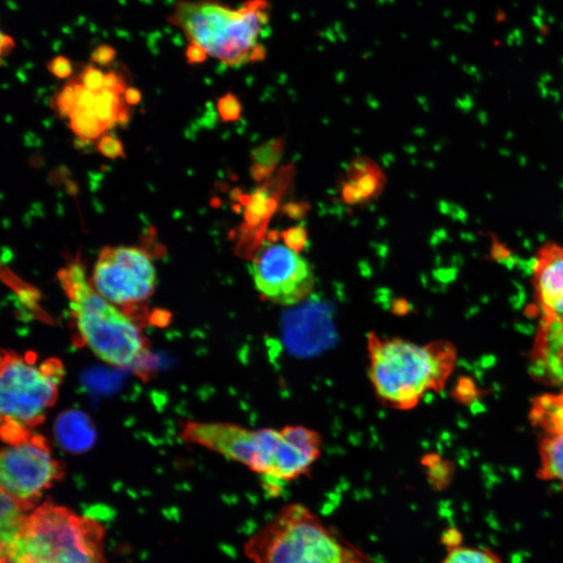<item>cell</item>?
I'll return each mask as SVG.
<instances>
[{
    "instance_id": "cell-24",
    "label": "cell",
    "mask_w": 563,
    "mask_h": 563,
    "mask_svg": "<svg viewBox=\"0 0 563 563\" xmlns=\"http://www.w3.org/2000/svg\"><path fill=\"white\" fill-rule=\"evenodd\" d=\"M96 151L104 158L124 159L125 151L122 142L116 137L106 135L102 136L96 143Z\"/></svg>"
},
{
    "instance_id": "cell-11",
    "label": "cell",
    "mask_w": 563,
    "mask_h": 563,
    "mask_svg": "<svg viewBox=\"0 0 563 563\" xmlns=\"http://www.w3.org/2000/svg\"><path fill=\"white\" fill-rule=\"evenodd\" d=\"M532 280L540 322H563V244H542L532 264Z\"/></svg>"
},
{
    "instance_id": "cell-15",
    "label": "cell",
    "mask_w": 563,
    "mask_h": 563,
    "mask_svg": "<svg viewBox=\"0 0 563 563\" xmlns=\"http://www.w3.org/2000/svg\"><path fill=\"white\" fill-rule=\"evenodd\" d=\"M530 419L544 435H563V393H550L534 399Z\"/></svg>"
},
{
    "instance_id": "cell-23",
    "label": "cell",
    "mask_w": 563,
    "mask_h": 563,
    "mask_svg": "<svg viewBox=\"0 0 563 563\" xmlns=\"http://www.w3.org/2000/svg\"><path fill=\"white\" fill-rule=\"evenodd\" d=\"M218 114L225 122L237 121L241 117L242 106L237 96L227 93L217 102Z\"/></svg>"
},
{
    "instance_id": "cell-17",
    "label": "cell",
    "mask_w": 563,
    "mask_h": 563,
    "mask_svg": "<svg viewBox=\"0 0 563 563\" xmlns=\"http://www.w3.org/2000/svg\"><path fill=\"white\" fill-rule=\"evenodd\" d=\"M69 119L72 132L82 140H96L108 130V126L98 118L93 109L84 110L76 108Z\"/></svg>"
},
{
    "instance_id": "cell-29",
    "label": "cell",
    "mask_w": 563,
    "mask_h": 563,
    "mask_svg": "<svg viewBox=\"0 0 563 563\" xmlns=\"http://www.w3.org/2000/svg\"><path fill=\"white\" fill-rule=\"evenodd\" d=\"M117 52L114 47L108 44H100L91 54V60L93 64L100 66H107L114 60Z\"/></svg>"
},
{
    "instance_id": "cell-2",
    "label": "cell",
    "mask_w": 563,
    "mask_h": 563,
    "mask_svg": "<svg viewBox=\"0 0 563 563\" xmlns=\"http://www.w3.org/2000/svg\"><path fill=\"white\" fill-rule=\"evenodd\" d=\"M58 278L85 346L107 364L148 373V340L132 316L93 288L80 256L58 270Z\"/></svg>"
},
{
    "instance_id": "cell-1",
    "label": "cell",
    "mask_w": 563,
    "mask_h": 563,
    "mask_svg": "<svg viewBox=\"0 0 563 563\" xmlns=\"http://www.w3.org/2000/svg\"><path fill=\"white\" fill-rule=\"evenodd\" d=\"M187 443L207 448L247 466L261 476L268 492L308 475L322 453L318 432L288 426L283 429L250 430L230 423L189 421L181 429Z\"/></svg>"
},
{
    "instance_id": "cell-7",
    "label": "cell",
    "mask_w": 563,
    "mask_h": 563,
    "mask_svg": "<svg viewBox=\"0 0 563 563\" xmlns=\"http://www.w3.org/2000/svg\"><path fill=\"white\" fill-rule=\"evenodd\" d=\"M253 563H362L316 514L288 504L244 544Z\"/></svg>"
},
{
    "instance_id": "cell-9",
    "label": "cell",
    "mask_w": 563,
    "mask_h": 563,
    "mask_svg": "<svg viewBox=\"0 0 563 563\" xmlns=\"http://www.w3.org/2000/svg\"><path fill=\"white\" fill-rule=\"evenodd\" d=\"M89 280L100 296L131 316L155 294L157 272L145 248L106 246L100 250Z\"/></svg>"
},
{
    "instance_id": "cell-30",
    "label": "cell",
    "mask_w": 563,
    "mask_h": 563,
    "mask_svg": "<svg viewBox=\"0 0 563 563\" xmlns=\"http://www.w3.org/2000/svg\"><path fill=\"white\" fill-rule=\"evenodd\" d=\"M208 56L207 50L195 42H191L186 49V60L189 64H201L207 60Z\"/></svg>"
},
{
    "instance_id": "cell-27",
    "label": "cell",
    "mask_w": 563,
    "mask_h": 563,
    "mask_svg": "<svg viewBox=\"0 0 563 563\" xmlns=\"http://www.w3.org/2000/svg\"><path fill=\"white\" fill-rule=\"evenodd\" d=\"M47 69L52 76L60 80H66L74 72L71 60L64 56H54L48 62Z\"/></svg>"
},
{
    "instance_id": "cell-14",
    "label": "cell",
    "mask_w": 563,
    "mask_h": 563,
    "mask_svg": "<svg viewBox=\"0 0 563 563\" xmlns=\"http://www.w3.org/2000/svg\"><path fill=\"white\" fill-rule=\"evenodd\" d=\"M383 187V175L367 161L359 160L351 166L350 181L343 187L342 197L351 205L375 197Z\"/></svg>"
},
{
    "instance_id": "cell-8",
    "label": "cell",
    "mask_w": 563,
    "mask_h": 563,
    "mask_svg": "<svg viewBox=\"0 0 563 563\" xmlns=\"http://www.w3.org/2000/svg\"><path fill=\"white\" fill-rule=\"evenodd\" d=\"M65 477V467L44 436L32 432L8 443L0 453V487L26 511L35 509L44 492Z\"/></svg>"
},
{
    "instance_id": "cell-13",
    "label": "cell",
    "mask_w": 563,
    "mask_h": 563,
    "mask_svg": "<svg viewBox=\"0 0 563 563\" xmlns=\"http://www.w3.org/2000/svg\"><path fill=\"white\" fill-rule=\"evenodd\" d=\"M54 433L60 449L74 455H80L92 449L98 437L90 417L78 410L60 413L54 423Z\"/></svg>"
},
{
    "instance_id": "cell-21",
    "label": "cell",
    "mask_w": 563,
    "mask_h": 563,
    "mask_svg": "<svg viewBox=\"0 0 563 563\" xmlns=\"http://www.w3.org/2000/svg\"><path fill=\"white\" fill-rule=\"evenodd\" d=\"M52 107L58 116L62 118H69L74 109L76 108V90L72 80L63 87L60 92L56 93L52 100Z\"/></svg>"
},
{
    "instance_id": "cell-16",
    "label": "cell",
    "mask_w": 563,
    "mask_h": 563,
    "mask_svg": "<svg viewBox=\"0 0 563 563\" xmlns=\"http://www.w3.org/2000/svg\"><path fill=\"white\" fill-rule=\"evenodd\" d=\"M540 468L538 477L556 482L563 492V435H544L538 445Z\"/></svg>"
},
{
    "instance_id": "cell-10",
    "label": "cell",
    "mask_w": 563,
    "mask_h": 563,
    "mask_svg": "<svg viewBox=\"0 0 563 563\" xmlns=\"http://www.w3.org/2000/svg\"><path fill=\"white\" fill-rule=\"evenodd\" d=\"M250 270L259 294L278 305L300 304L314 289L310 264L284 243L261 246L253 257Z\"/></svg>"
},
{
    "instance_id": "cell-4",
    "label": "cell",
    "mask_w": 563,
    "mask_h": 563,
    "mask_svg": "<svg viewBox=\"0 0 563 563\" xmlns=\"http://www.w3.org/2000/svg\"><path fill=\"white\" fill-rule=\"evenodd\" d=\"M104 526L45 502L3 536V563H107Z\"/></svg>"
},
{
    "instance_id": "cell-26",
    "label": "cell",
    "mask_w": 563,
    "mask_h": 563,
    "mask_svg": "<svg viewBox=\"0 0 563 563\" xmlns=\"http://www.w3.org/2000/svg\"><path fill=\"white\" fill-rule=\"evenodd\" d=\"M284 244L288 247L294 250L296 253H300L306 247L308 242V234L304 227L290 228L282 233Z\"/></svg>"
},
{
    "instance_id": "cell-33",
    "label": "cell",
    "mask_w": 563,
    "mask_h": 563,
    "mask_svg": "<svg viewBox=\"0 0 563 563\" xmlns=\"http://www.w3.org/2000/svg\"><path fill=\"white\" fill-rule=\"evenodd\" d=\"M16 48V42L14 41L11 36L1 34V56L5 58L8 54H11Z\"/></svg>"
},
{
    "instance_id": "cell-18",
    "label": "cell",
    "mask_w": 563,
    "mask_h": 563,
    "mask_svg": "<svg viewBox=\"0 0 563 563\" xmlns=\"http://www.w3.org/2000/svg\"><path fill=\"white\" fill-rule=\"evenodd\" d=\"M283 149V141L280 139L268 141L265 144L254 149L252 153V159L254 161L252 171L254 177L260 179L272 173L280 161Z\"/></svg>"
},
{
    "instance_id": "cell-32",
    "label": "cell",
    "mask_w": 563,
    "mask_h": 563,
    "mask_svg": "<svg viewBox=\"0 0 563 563\" xmlns=\"http://www.w3.org/2000/svg\"><path fill=\"white\" fill-rule=\"evenodd\" d=\"M123 96H124L125 104H130V106H136L142 100V93L139 89L134 88V87L126 89Z\"/></svg>"
},
{
    "instance_id": "cell-12",
    "label": "cell",
    "mask_w": 563,
    "mask_h": 563,
    "mask_svg": "<svg viewBox=\"0 0 563 563\" xmlns=\"http://www.w3.org/2000/svg\"><path fill=\"white\" fill-rule=\"evenodd\" d=\"M529 369L536 381L563 387V322H540Z\"/></svg>"
},
{
    "instance_id": "cell-6",
    "label": "cell",
    "mask_w": 563,
    "mask_h": 563,
    "mask_svg": "<svg viewBox=\"0 0 563 563\" xmlns=\"http://www.w3.org/2000/svg\"><path fill=\"white\" fill-rule=\"evenodd\" d=\"M65 368L58 358L3 350L0 365V436L12 443L45 421L58 399Z\"/></svg>"
},
{
    "instance_id": "cell-25",
    "label": "cell",
    "mask_w": 563,
    "mask_h": 563,
    "mask_svg": "<svg viewBox=\"0 0 563 563\" xmlns=\"http://www.w3.org/2000/svg\"><path fill=\"white\" fill-rule=\"evenodd\" d=\"M104 76L106 74L96 68L93 64H89L82 69L78 80L80 84L93 93H98L104 89Z\"/></svg>"
},
{
    "instance_id": "cell-5",
    "label": "cell",
    "mask_w": 563,
    "mask_h": 563,
    "mask_svg": "<svg viewBox=\"0 0 563 563\" xmlns=\"http://www.w3.org/2000/svg\"><path fill=\"white\" fill-rule=\"evenodd\" d=\"M270 12L268 0H246L238 9L211 0L183 1L168 20L209 56L234 67L265 58L262 40L269 26Z\"/></svg>"
},
{
    "instance_id": "cell-31",
    "label": "cell",
    "mask_w": 563,
    "mask_h": 563,
    "mask_svg": "<svg viewBox=\"0 0 563 563\" xmlns=\"http://www.w3.org/2000/svg\"><path fill=\"white\" fill-rule=\"evenodd\" d=\"M104 89L114 91L119 94H124L125 90L128 88L125 87L123 78L116 71H109L104 76Z\"/></svg>"
},
{
    "instance_id": "cell-20",
    "label": "cell",
    "mask_w": 563,
    "mask_h": 563,
    "mask_svg": "<svg viewBox=\"0 0 563 563\" xmlns=\"http://www.w3.org/2000/svg\"><path fill=\"white\" fill-rule=\"evenodd\" d=\"M441 563H502V560L487 549L449 544V552Z\"/></svg>"
},
{
    "instance_id": "cell-19",
    "label": "cell",
    "mask_w": 563,
    "mask_h": 563,
    "mask_svg": "<svg viewBox=\"0 0 563 563\" xmlns=\"http://www.w3.org/2000/svg\"><path fill=\"white\" fill-rule=\"evenodd\" d=\"M124 108V104H121V94L119 93L107 89H102L100 92L96 93L93 111L108 129L117 123L119 115Z\"/></svg>"
},
{
    "instance_id": "cell-22",
    "label": "cell",
    "mask_w": 563,
    "mask_h": 563,
    "mask_svg": "<svg viewBox=\"0 0 563 563\" xmlns=\"http://www.w3.org/2000/svg\"><path fill=\"white\" fill-rule=\"evenodd\" d=\"M270 199L267 195L258 191L253 197H250V201L246 205L245 218L252 225L260 223L262 218L266 217L270 207Z\"/></svg>"
},
{
    "instance_id": "cell-3",
    "label": "cell",
    "mask_w": 563,
    "mask_h": 563,
    "mask_svg": "<svg viewBox=\"0 0 563 563\" xmlns=\"http://www.w3.org/2000/svg\"><path fill=\"white\" fill-rule=\"evenodd\" d=\"M367 350L375 395L399 410H410L427 393L443 389L457 361L456 349L443 340L421 346L371 333Z\"/></svg>"
},
{
    "instance_id": "cell-28",
    "label": "cell",
    "mask_w": 563,
    "mask_h": 563,
    "mask_svg": "<svg viewBox=\"0 0 563 563\" xmlns=\"http://www.w3.org/2000/svg\"><path fill=\"white\" fill-rule=\"evenodd\" d=\"M76 90V108L90 110L94 107L96 100V93L91 92L85 88L78 80H72Z\"/></svg>"
}]
</instances>
